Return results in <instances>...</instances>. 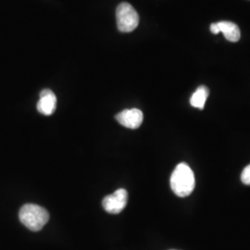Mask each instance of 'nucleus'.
<instances>
[{
  "instance_id": "obj_4",
  "label": "nucleus",
  "mask_w": 250,
  "mask_h": 250,
  "mask_svg": "<svg viewBox=\"0 0 250 250\" xmlns=\"http://www.w3.org/2000/svg\"><path fill=\"white\" fill-rule=\"evenodd\" d=\"M127 191L124 188H121L118 189L113 194L105 197L102 201V205L108 213L118 214L125 209V207L127 205Z\"/></svg>"
},
{
  "instance_id": "obj_3",
  "label": "nucleus",
  "mask_w": 250,
  "mask_h": 250,
  "mask_svg": "<svg viewBox=\"0 0 250 250\" xmlns=\"http://www.w3.org/2000/svg\"><path fill=\"white\" fill-rule=\"evenodd\" d=\"M117 26L122 33L133 32L139 24V15L129 3H121L116 10Z\"/></svg>"
},
{
  "instance_id": "obj_6",
  "label": "nucleus",
  "mask_w": 250,
  "mask_h": 250,
  "mask_svg": "<svg viewBox=\"0 0 250 250\" xmlns=\"http://www.w3.org/2000/svg\"><path fill=\"white\" fill-rule=\"evenodd\" d=\"M57 107V98L50 89H44L40 93V99L37 103V110L45 116L53 114Z\"/></svg>"
},
{
  "instance_id": "obj_10",
  "label": "nucleus",
  "mask_w": 250,
  "mask_h": 250,
  "mask_svg": "<svg viewBox=\"0 0 250 250\" xmlns=\"http://www.w3.org/2000/svg\"></svg>"
},
{
  "instance_id": "obj_7",
  "label": "nucleus",
  "mask_w": 250,
  "mask_h": 250,
  "mask_svg": "<svg viewBox=\"0 0 250 250\" xmlns=\"http://www.w3.org/2000/svg\"><path fill=\"white\" fill-rule=\"evenodd\" d=\"M220 33H223L225 38L230 42H237L241 37L240 29L237 24L232 21H219L216 22Z\"/></svg>"
},
{
  "instance_id": "obj_2",
  "label": "nucleus",
  "mask_w": 250,
  "mask_h": 250,
  "mask_svg": "<svg viewBox=\"0 0 250 250\" xmlns=\"http://www.w3.org/2000/svg\"><path fill=\"white\" fill-rule=\"evenodd\" d=\"M21 224L33 232L40 231L49 220V213L45 208L36 204H25L21 207L20 213Z\"/></svg>"
},
{
  "instance_id": "obj_1",
  "label": "nucleus",
  "mask_w": 250,
  "mask_h": 250,
  "mask_svg": "<svg viewBox=\"0 0 250 250\" xmlns=\"http://www.w3.org/2000/svg\"><path fill=\"white\" fill-rule=\"evenodd\" d=\"M196 180L193 170L187 163H180L170 176V188L180 197H188L195 189Z\"/></svg>"
},
{
  "instance_id": "obj_9",
  "label": "nucleus",
  "mask_w": 250,
  "mask_h": 250,
  "mask_svg": "<svg viewBox=\"0 0 250 250\" xmlns=\"http://www.w3.org/2000/svg\"><path fill=\"white\" fill-rule=\"evenodd\" d=\"M241 181L246 186H250V164L242 171Z\"/></svg>"
},
{
  "instance_id": "obj_5",
  "label": "nucleus",
  "mask_w": 250,
  "mask_h": 250,
  "mask_svg": "<svg viewBox=\"0 0 250 250\" xmlns=\"http://www.w3.org/2000/svg\"><path fill=\"white\" fill-rule=\"evenodd\" d=\"M143 112L138 108L125 109L118 113L116 120L120 125L130 129H137L143 123Z\"/></svg>"
},
{
  "instance_id": "obj_8",
  "label": "nucleus",
  "mask_w": 250,
  "mask_h": 250,
  "mask_svg": "<svg viewBox=\"0 0 250 250\" xmlns=\"http://www.w3.org/2000/svg\"><path fill=\"white\" fill-rule=\"evenodd\" d=\"M208 95H209V90L205 85H201L197 87L196 92L192 95L190 99L191 106L199 109H203L205 107L206 101L208 99Z\"/></svg>"
}]
</instances>
